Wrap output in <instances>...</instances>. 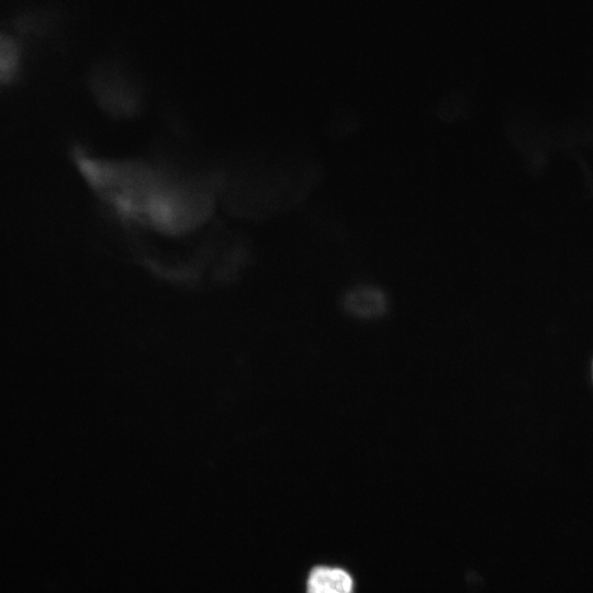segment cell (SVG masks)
I'll list each match as a JSON object with an SVG mask.
<instances>
[{"instance_id":"cell-5","label":"cell","mask_w":593,"mask_h":593,"mask_svg":"<svg viewBox=\"0 0 593 593\" xmlns=\"http://www.w3.org/2000/svg\"><path fill=\"white\" fill-rule=\"evenodd\" d=\"M22 49L19 42L0 30V88L14 83L21 74Z\"/></svg>"},{"instance_id":"cell-3","label":"cell","mask_w":593,"mask_h":593,"mask_svg":"<svg viewBox=\"0 0 593 593\" xmlns=\"http://www.w3.org/2000/svg\"><path fill=\"white\" fill-rule=\"evenodd\" d=\"M307 593H353V580L340 568L315 567L309 575Z\"/></svg>"},{"instance_id":"cell-2","label":"cell","mask_w":593,"mask_h":593,"mask_svg":"<svg viewBox=\"0 0 593 593\" xmlns=\"http://www.w3.org/2000/svg\"><path fill=\"white\" fill-rule=\"evenodd\" d=\"M90 86L99 104L114 116H132L141 108V92L112 66L98 67L91 75Z\"/></svg>"},{"instance_id":"cell-4","label":"cell","mask_w":593,"mask_h":593,"mask_svg":"<svg viewBox=\"0 0 593 593\" xmlns=\"http://www.w3.org/2000/svg\"><path fill=\"white\" fill-rule=\"evenodd\" d=\"M387 298L373 287H359L351 290L345 299V307L359 317L379 316L387 310Z\"/></svg>"},{"instance_id":"cell-1","label":"cell","mask_w":593,"mask_h":593,"mask_svg":"<svg viewBox=\"0 0 593 593\" xmlns=\"http://www.w3.org/2000/svg\"><path fill=\"white\" fill-rule=\"evenodd\" d=\"M71 157L115 221L164 237H184L202 228L222 182L216 175L183 171L156 160L96 156L79 145Z\"/></svg>"}]
</instances>
